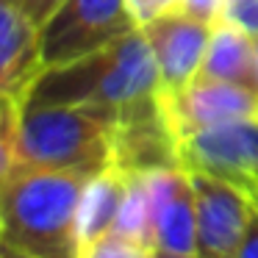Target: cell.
<instances>
[{
	"label": "cell",
	"instance_id": "cell-1",
	"mask_svg": "<svg viewBox=\"0 0 258 258\" xmlns=\"http://www.w3.org/2000/svg\"><path fill=\"white\" fill-rule=\"evenodd\" d=\"M158 67L142 28L58 67H42L23 106H108L128 108L158 95Z\"/></svg>",
	"mask_w": 258,
	"mask_h": 258
},
{
	"label": "cell",
	"instance_id": "cell-24",
	"mask_svg": "<svg viewBox=\"0 0 258 258\" xmlns=\"http://www.w3.org/2000/svg\"><path fill=\"white\" fill-rule=\"evenodd\" d=\"M252 200H255V206H258V195H255V197H252Z\"/></svg>",
	"mask_w": 258,
	"mask_h": 258
},
{
	"label": "cell",
	"instance_id": "cell-10",
	"mask_svg": "<svg viewBox=\"0 0 258 258\" xmlns=\"http://www.w3.org/2000/svg\"><path fill=\"white\" fill-rule=\"evenodd\" d=\"M39 73V25L14 0H0V89L25 97Z\"/></svg>",
	"mask_w": 258,
	"mask_h": 258
},
{
	"label": "cell",
	"instance_id": "cell-21",
	"mask_svg": "<svg viewBox=\"0 0 258 258\" xmlns=\"http://www.w3.org/2000/svg\"><path fill=\"white\" fill-rule=\"evenodd\" d=\"M3 258H34V255H25V252H20V250L6 247V250H3Z\"/></svg>",
	"mask_w": 258,
	"mask_h": 258
},
{
	"label": "cell",
	"instance_id": "cell-4",
	"mask_svg": "<svg viewBox=\"0 0 258 258\" xmlns=\"http://www.w3.org/2000/svg\"><path fill=\"white\" fill-rule=\"evenodd\" d=\"M136 28L128 0H64L39 25L42 67L84 58Z\"/></svg>",
	"mask_w": 258,
	"mask_h": 258
},
{
	"label": "cell",
	"instance_id": "cell-16",
	"mask_svg": "<svg viewBox=\"0 0 258 258\" xmlns=\"http://www.w3.org/2000/svg\"><path fill=\"white\" fill-rule=\"evenodd\" d=\"M225 6H228V0H180L178 9L206 25H217L225 17Z\"/></svg>",
	"mask_w": 258,
	"mask_h": 258
},
{
	"label": "cell",
	"instance_id": "cell-12",
	"mask_svg": "<svg viewBox=\"0 0 258 258\" xmlns=\"http://www.w3.org/2000/svg\"><path fill=\"white\" fill-rule=\"evenodd\" d=\"M125 180H128L125 169L114 167V164L86 178L78 203V244L114 230L125 195Z\"/></svg>",
	"mask_w": 258,
	"mask_h": 258
},
{
	"label": "cell",
	"instance_id": "cell-20",
	"mask_svg": "<svg viewBox=\"0 0 258 258\" xmlns=\"http://www.w3.org/2000/svg\"><path fill=\"white\" fill-rule=\"evenodd\" d=\"M153 258H200L195 252H167V250H153Z\"/></svg>",
	"mask_w": 258,
	"mask_h": 258
},
{
	"label": "cell",
	"instance_id": "cell-8",
	"mask_svg": "<svg viewBox=\"0 0 258 258\" xmlns=\"http://www.w3.org/2000/svg\"><path fill=\"white\" fill-rule=\"evenodd\" d=\"M211 31L214 25L189 17L180 9L142 25V34L147 36V45L158 67V81H161L158 92H178L200 75Z\"/></svg>",
	"mask_w": 258,
	"mask_h": 258
},
{
	"label": "cell",
	"instance_id": "cell-22",
	"mask_svg": "<svg viewBox=\"0 0 258 258\" xmlns=\"http://www.w3.org/2000/svg\"><path fill=\"white\" fill-rule=\"evenodd\" d=\"M3 250H6V244H3V233H0V258H3Z\"/></svg>",
	"mask_w": 258,
	"mask_h": 258
},
{
	"label": "cell",
	"instance_id": "cell-19",
	"mask_svg": "<svg viewBox=\"0 0 258 258\" xmlns=\"http://www.w3.org/2000/svg\"><path fill=\"white\" fill-rule=\"evenodd\" d=\"M14 3H17V6L23 9L25 14H28V17L34 20L36 25H42L58 6H61L64 0H14Z\"/></svg>",
	"mask_w": 258,
	"mask_h": 258
},
{
	"label": "cell",
	"instance_id": "cell-5",
	"mask_svg": "<svg viewBox=\"0 0 258 258\" xmlns=\"http://www.w3.org/2000/svg\"><path fill=\"white\" fill-rule=\"evenodd\" d=\"M178 167L258 195V119L214 125L178 142Z\"/></svg>",
	"mask_w": 258,
	"mask_h": 258
},
{
	"label": "cell",
	"instance_id": "cell-15",
	"mask_svg": "<svg viewBox=\"0 0 258 258\" xmlns=\"http://www.w3.org/2000/svg\"><path fill=\"white\" fill-rule=\"evenodd\" d=\"M78 258H153V247L125 233L108 230L78 247Z\"/></svg>",
	"mask_w": 258,
	"mask_h": 258
},
{
	"label": "cell",
	"instance_id": "cell-6",
	"mask_svg": "<svg viewBox=\"0 0 258 258\" xmlns=\"http://www.w3.org/2000/svg\"><path fill=\"white\" fill-rule=\"evenodd\" d=\"M158 108L175 147L183 136L236 119H258V92L197 75L178 92H158Z\"/></svg>",
	"mask_w": 258,
	"mask_h": 258
},
{
	"label": "cell",
	"instance_id": "cell-9",
	"mask_svg": "<svg viewBox=\"0 0 258 258\" xmlns=\"http://www.w3.org/2000/svg\"><path fill=\"white\" fill-rule=\"evenodd\" d=\"M153 203V250L195 252L197 214L191 175L180 167H158L145 172Z\"/></svg>",
	"mask_w": 258,
	"mask_h": 258
},
{
	"label": "cell",
	"instance_id": "cell-2",
	"mask_svg": "<svg viewBox=\"0 0 258 258\" xmlns=\"http://www.w3.org/2000/svg\"><path fill=\"white\" fill-rule=\"evenodd\" d=\"M86 178L17 164L0 178L3 244L34 258H78V203Z\"/></svg>",
	"mask_w": 258,
	"mask_h": 258
},
{
	"label": "cell",
	"instance_id": "cell-13",
	"mask_svg": "<svg viewBox=\"0 0 258 258\" xmlns=\"http://www.w3.org/2000/svg\"><path fill=\"white\" fill-rule=\"evenodd\" d=\"M125 175H128V180H125V195L114 230L153 247V203L145 172H125Z\"/></svg>",
	"mask_w": 258,
	"mask_h": 258
},
{
	"label": "cell",
	"instance_id": "cell-7",
	"mask_svg": "<svg viewBox=\"0 0 258 258\" xmlns=\"http://www.w3.org/2000/svg\"><path fill=\"white\" fill-rule=\"evenodd\" d=\"M191 175L197 214V247L200 258H236L244 228L252 214V197L228 180L203 172Z\"/></svg>",
	"mask_w": 258,
	"mask_h": 258
},
{
	"label": "cell",
	"instance_id": "cell-18",
	"mask_svg": "<svg viewBox=\"0 0 258 258\" xmlns=\"http://www.w3.org/2000/svg\"><path fill=\"white\" fill-rule=\"evenodd\" d=\"M236 258H258V206H255V200H252V214L244 228L239 250H236Z\"/></svg>",
	"mask_w": 258,
	"mask_h": 258
},
{
	"label": "cell",
	"instance_id": "cell-11",
	"mask_svg": "<svg viewBox=\"0 0 258 258\" xmlns=\"http://www.w3.org/2000/svg\"><path fill=\"white\" fill-rule=\"evenodd\" d=\"M200 78L225 81L258 92V64H255V36L236 28L233 23H217L211 31Z\"/></svg>",
	"mask_w": 258,
	"mask_h": 258
},
{
	"label": "cell",
	"instance_id": "cell-3",
	"mask_svg": "<svg viewBox=\"0 0 258 258\" xmlns=\"http://www.w3.org/2000/svg\"><path fill=\"white\" fill-rule=\"evenodd\" d=\"M119 111L108 106H23L17 164L81 175L111 167Z\"/></svg>",
	"mask_w": 258,
	"mask_h": 258
},
{
	"label": "cell",
	"instance_id": "cell-23",
	"mask_svg": "<svg viewBox=\"0 0 258 258\" xmlns=\"http://www.w3.org/2000/svg\"><path fill=\"white\" fill-rule=\"evenodd\" d=\"M255 64H258V36H255Z\"/></svg>",
	"mask_w": 258,
	"mask_h": 258
},
{
	"label": "cell",
	"instance_id": "cell-17",
	"mask_svg": "<svg viewBox=\"0 0 258 258\" xmlns=\"http://www.w3.org/2000/svg\"><path fill=\"white\" fill-rule=\"evenodd\" d=\"M178 6H180V0H128V9H131V14H134L139 28L147 23H153V20L161 17V14L175 12Z\"/></svg>",
	"mask_w": 258,
	"mask_h": 258
},
{
	"label": "cell",
	"instance_id": "cell-14",
	"mask_svg": "<svg viewBox=\"0 0 258 258\" xmlns=\"http://www.w3.org/2000/svg\"><path fill=\"white\" fill-rule=\"evenodd\" d=\"M23 122V95L0 89V178L17 167V136Z\"/></svg>",
	"mask_w": 258,
	"mask_h": 258
}]
</instances>
